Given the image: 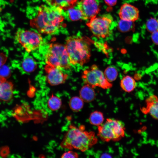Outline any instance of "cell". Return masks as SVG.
<instances>
[{
    "mask_svg": "<svg viewBox=\"0 0 158 158\" xmlns=\"http://www.w3.org/2000/svg\"><path fill=\"white\" fill-rule=\"evenodd\" d=\"M97 140L95 133L85 130L84 126L77 127L71 125L61 145L64 148L84 152L96 144Z\"/></svg>",
    "mask_w": 158,
    "mask_h": 158,
    "instance_id": "obj_2",
    "label": "cell"
},
{
    "mask_svg": "<svg viewBox=\"0 0 158 158\" xmlns=\"http://www.w3.org/2000/svg\"><path fill=\"white\" fill-rule=\"evenodd\" d=\"M147 30L152 33L158 30V20L155 18H151L146 23Z\"/></svg>",
    "mask_w": 158,
    "mask_h": 158,
    "instance_id": "obj_24",
    "label": "cell"
},
{
    "mask_svg": "<svg viewBox=\"0 0 158 158\" xmlns=\"http://www.w3.org/2000/svg\"><path fill=\"white\" fill-rule=\"evenodd\" d=\"M13 85L12 83L6 80L2 84L0 92V99L7 101L10 100L13 95Z\"/></svg>",
    "mask_w": 158,
    "mask_h": 158,
    "instance_id": "obj_14",
    "label": "cell"
},
{
    "mask_svg": "<svg viewBox=\"0 0 158 158\" xmlns=\"http://www.w3.org/2000/svg\"><path fill=\"white\" fill-rule=\"evenodd\" d=\"M89 120L91 124L98 126L104 122V118L103 114L100 111H94L90 114Z\"/></svg>",
    "mask_w": 158,
    "mask_h": 158,
    "instance_id": "obj_18",
    "label": "cell"
},
{
    "mask_svg": "<svg viewBox=\"0 0 158 158\" xmlns=\"http://www.w3.org/2000/svg\"><path fill=\"white\" fill-rule=\"evenodd\" d=\"M93 88L87 84L81 88L79 91L80 97L84 102H90L95 99L96 94Z\"/></svg>",
    "mask_w": 158,
    "mask_h": 158,
    "instance_id": "obj_13",
    "label": "cell"
},
{
    "mask_svg": "<svg viewBox=\"0 0 158 158\" xmlns=\"http://www.w3.org/2000/svg\"><path fill=\"white\" fill-rule=\"evenodd\" d=\"M125 131V125L121 121L108 118L98 126L97 135L104 142H116L124 137Z\"/></svg>",
    "mask_w": 158,
    "mask_h": 158,
    "instance_id": "obj_4",
    "label": "cell"
},
{
    "mask_svg": "<svg viewBox=\"0 0 158 158\" xmlns=\"http://www.w3.org/2000/svg\"><path fill=\"white\" fill-rule=\"evenodd\" d=\"M122 89L127 92L133 91L135 88L136 84L135 79L132 77L127 75L124 77L120 82Z\"/></svg>",
    "mask_w": 158,
    "mask_h": 158,
    "instance_id": "obj_16",
    "label": "cell"
},
{
    "mask_svg": "<svg viewBox=\"0 0 158 158\" xmlns=\"http://www.w3.org/2000/svg\"><path fill=\"white\" fill-rule=\"evenodd\" d=\"M79 155L76 152L73 151H69L64 152L61 156L62 158H77L78 157Z\"/></svg>",
    "mask_w": 158,
    "mask_h": 158,
    "instance_id": "obj_25",
    "label": "cell"
},
{
    "mask_svg": "<svg viewBox=\"0 0 158 158\" xmlns=\"http://www.w3.org/2000/svg\"><path fill=\"white\" fill-rule=\"evenodd\" d=\"M77 4L81 13L82 19L84 20L96 16L100 11L99 6L95 0H81Z\"/></svg>",
    "mask_w": 158,
    "mask_h": 158,
    "instance_id": "obj_9",
    "label": "cell"
},
{
    "mask_svg": "<svg viewBox=\"0 0 158 158\" xmlns=\"http://www.w3.org/2000/svg\"><path fill=\"white\" fill-rule=\"evenodd\" d=\"M113 20L111 16L106 14L92 18L86 25L94 36L98 38H105L111 34L110 28Z\"/></svg>",
    "mask_w": 158,
    "mask_h": 158,
    "instance_id": "obj_7",
    "label": "cell"
},
{
    "mask_svg": "<svg viewBox=\"0 0 158 158\" xmlns=\"http://www.w3.org/2000/svg\"><path fill=\"white\" fill-rule=\"evenodd\" d=\"M45 58L46 63L61 69H68L71 66L65 45L59 43L50 44Z\"/></svg>",
    "mask_w": 158,
    "mask_h": 158,
    "instance_id": "obj_5",
    "label": "cell"
},
{
    "mask_svg": "<svg viewBox=\"0 0 158 158\" xmlns=\"http://www.w3.org/2000/svg\"><path fill=\"white\" fill-rule=\"evenodd\" d=\"M44 69L46 73L47 80L51 85L63 83L67 78L68 75L64 73L59 68L46 63Z\"/></svg>",
    "mask_w": 158,
    "mask_h": 158,
    "instance_id": "obj_10",
    "label": "cell"
},
{
    "mask_svg": "<svg viewBox=\"0 0 158 158\" xmlns=\"http://www.w3.org/2000/svg\"><path fill=\"white\" fill-rule=\"evenodd\" d=\"M6 80V79L2 76L0 75V92L3 83Z\"/></svg>",
    "mask_w": 158,
    "mask_h": 158,
    "instance_id": "obj_28",
    "label": "cell"
},
{
    "mask_svg": "<svg viewBox=\"0 0 158 158\" xmlns=\"http://www.w3.org/2000/svg\"><path fill=\"white\" fill-rule=\"evenodd\" d=\"M82 78L85 84L93 88L98 86L104 89L111 88L112 85L106 78L104 73L96 65H92L83 71Z\"/></svg>",
    "mask_w": 158,
    "mask_h": 158,
    "instance_id": "obj_8",
    "label": "cell"
},
{
    "mask_svg": "<svg viewBox=\"0 0 158 158\" xmlns=\"http://www.w3.org/2000/svg\"><path fill=\"white\" fill-rule=\"evenodd\" d=\"M118 15L121 19L134 22L139 18V11L134 6L125 3L121 6Z\"/></svg>",
    "mask_w": 158,
    "mask_h": 158,
    "instance_id": "obj_11",
    "label": "cell"
},
{
    "mask_svg": "<svg viewBox=\"0 0 158 158\" xmlns=\"http://www.w3.org/2000/svg\"><path fill=\"white\" fill-rule=\"evenodd\" d=\"M106 4L108 6H112L115 5L117 2V0H104Z\"/></svg>",
    "mask_w": 158,
    "mask_h": 158,
    "instance_id": "obj_27",
    "label": "cell"
},
{
    "mask_svg": "<svg viewBox=\"0 0 158 158\" xmlns=\"http://www.w3.org/2000/svg\"><path fill=\"white\" fill-rule=\"evenodd\" d=\"M63 10L56 6L42 5L36 15L30 20V25L40 33L54 34L60 29L64 19Z\"/></svg>",
    "mask_w": 158,
    "mask_h": 158,
    "instance_id": "obj_1",
    "label": "cell"
},
{
    "mask_svg": "<svg viewBox=\"0 0 158 158\" xmlns=\"http://www.w3.org/2000/svg\"><path fill=\"white\" fill-rule=\"evenodd\" d=\"M118 30L122 32H126L134 29L133 22L121 19L118 24Z\"/></svg>",
    "mask_w": 158,
    "mask_h": 158,
    "instance_id": "obj_21",
    "label": "cell"
},
{
    "mask_svg": "<svg viewBox=\"0 0 158 158\" xmlns=\"http://www.w3.org/2000/svg\"><path fill=\"white\" fill-rule=\"evenodd\" d=\"M84 102L80 97H73L70 99L69 106L71 109L73 111L78 112L83 107Z\"/></svg>",
    "mask_w": 158,
    "mask_h": 158,
    "instance_id": "obj_19",
    "label": "cell"
},
{
    "mask_svg": "<svg viewBox=\"0 0 158 158\" xmlns=\"http://www.w3.org/2000/svg\"><path fill=\"white\" fill-rule=\"evenodd\" d=\"M21 64L23 69L27 73L33 71L37 67L35 60L30 56H27L24 58Z\"/></svg>",
    "mask_w": 158,
    "mask_h": 158,
    "instance_id": "obj_17",
    "label": "cell"
},
{
    "mask_svg": "<svg viewBox=\"0 0 158 158\" xmlns=\"http://www.w3.org/2000/svg\"><path fill=\"white\" fill-rule=\"evenodd\" d=\"M118 74L117 69L114 67L112 66L107 67L105 70L104 73L106 78L110 83L116 80Z\"/></svg>",
    "mask_w": 158,
    "mask_h": 158,
    "instance_id": "obj_20",
    "label": "cell"
},
{
    "mask_svg": "<svg viewBox=\"0 0 158 158\" xmlns=\"http://www.w3.org/2000/svg\"><path fill=\"white\" fill-rule=\"evenodd\" d=\"M146 105L141 109L144 114H149L154 119L158 120V98L152 95L145 100Z\"/></svg>",
    "mask_w": 158,
    "mask_h": 158,
    "instance_id": "obj_12",
    "label": "cell"
},
{
    "mask_svg": "<svg viewBox=\"0 0 158 158\" xmlns=\"http://www.w3.org/2000/svg\"><path fill=\"white\" fill-rule=\"evenodd\" d=\"M15 39L28 52L37 49L43 43V38L40 34L34 31L21 28L17 31Z\"/></svg>",
    "mask_w": 158,
    "mask_h": 158,
    "instance_id": "obj_6",
    "label": "cell"
},
{
    "mask_svg": "<svg viewBox=\"0 0 158 158\" xmlns=\"http://www.w3.org/2000/svg\"><path fill=\"white\" fill-rule=\"evenodd\" d=\"M75 6L70 8L66 10L67 11L69 18L72 21H76L82 19V14L80 10Z\"/></svg>",
    "mask_w": 158,
    "mask_h": 158,
    "instance_id": "obj_23",
    "label": "cell"
},
{
    "mask_svg": "<svg viewBox=\"0 0 158 158\" xmlns=\"http://www.w3.org/2000/svg\"><path fill=\"white\" fill-rule=\"evenodd\" d=\"M78 0H45L48 5L59 7L64 10L75 6Z\"/></svg>",
    "mask_w": 158,
    "mask_h": 158,
    "instance_id": "obj_15",
    "label": "cell"
},
{
    "mask_svg": "<svg viewBox=\"0 0 158 158\" xmlns=\"http://www.w3.org/2000/svg\"><path fill=\"white\" fill-rule=\"evenodd\" d=\"M90 43L84 37L73 36L67 39L65 46L71 64L83 66L89 61L91 56Z\"/></svg>",
    "mask_w": 158,
    "mask_h": 158,
    "instance_id": "obj_3",
    "label": "cell"
},
{
    "mask_svg": "<svg viewBox=\"0 0 158 158\" xmlns=\"http://www.w3.org/2000/svg\"><path fill=\"white\" fill-rule=\"evenodd\" d=\"M151 38L153 43L158 45V30L152 33Z\"/></svg>",
    "mask_w": 158,
    "mask_h": 158,
    "instance_id": "obj_26",
    "label": "cell"
},
{
    "mask_svg": "<svg viewBox=\"0 0 158 158\" xmlns=\"http://www.w3.org/2000/svg\"><path fill=\"white\" fill-rule=\"evenodd\" d=\"M62 102L59 97L52 95L48 101V105L51 110L54 111L59 109L61 106Z\"/></svg>",
    "mask_w": 158,
    "mask_h": 158,
    "instance_id": "obj_22",
    "label": "cell"
}]
</instances>
